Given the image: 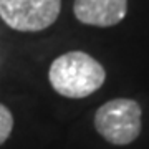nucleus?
Wrapping results in <instances>:
<instances>
[{
  "label": "nucleus",
  "mask_w": 149,
  "mask_h": 149,
  "mask_svg": "<svg viewBox=\"0 0 149 149\" xmlns=\"http://www.w3.org/2000/svg\"><path fill=\"white\" fill-rule=\"evenodd\" d=\"M76 20L91 27H114L128 13V0H74Z\"/></svg>",
  "instance_id": "nucleus-4"
},
{
  "label": "nucleus",
  "mask_w": 149,
  "mask_h": 149,
  "mask_svg": "<svg viewBox=\"0 0 149 149\" xmlns=\"http://www.w3.org/2000/svg\"><path fill=\"white\" fill-rule=\"evenodd\" d=\"M61 12V0H0V18L17 32H42Z\"/></svg>",
  "instance_id": "nucleus-3"
},
{
  "label": "nucleus",
  "mask_w": 149,
  "mask_h": 149,
  "mask_svg": "<svg viewBox=\"0 0 149 149\" xmlns=\"http://www.w3.org/2000/svg\"><path fill=\"white\" fill-rule=\"evenodd\" d=\"M48 80L58 95L70 100H81L101 88L106 80V71L91 55L74 50L53 60Z\"/></svg>",
  "instance_id": "nucleus-1"
},
{
  "label": "nucleus",
  "mask_w": 149,
  "mask_h": 149,
  "mask_svg": "<svg viewBox=\"0 0 149 149\" xmlns=\"http://www.w3.org/2000/svg\"><path fill=\"white\" fill-rule=\"evenodd\" d=\"M95 128L114 146L131 144L141 133V106L128 98H116L98 108Z\"/></svg>",
  "instance_id": "nucleus-2"
},
{
  "label": "nucleus",
  "mask_w": 149,
  "mask_h": 149,
  "mask_svg": "<svg viewBox=\"0 0 149 149\" xmlns=\"http://www.w3.org/2000/svg\"><path fill=\"white\" fill-rule=\"evenodd\" d=\"M13 131V116L5 104L0 103V146L10 138Z\"/></svg>",
  "instance_id": "nucleus-5"
}]
</instances>
